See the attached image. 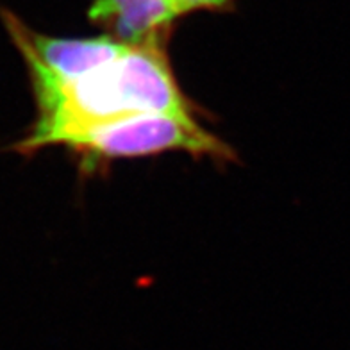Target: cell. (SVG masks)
<instances>
[{"label": "cell", "mask_w": 350, "mask_h": 350, "mask_svg": "<svg viewBox=\"0 0 350 350\" xmlns=\"http://www.w3.org/2000/svg\"><path fill=\"white\" fill-rule=\"evenodd\" d=\"M170 33L129 42L115 61L66 84L31 86L36 116L25 136L8 150L33 157L63 147L84 131L136 115H172L197 120L198 107L186 97L166 51Z\"/></svg>", "instance_id": "1"}, {"label": "cell", "mask_w": 350, "mask_h": 350, "mask_svg": "<svg viewBox=\"0 0 350 350\" xmlns=\"http://www.w3.org/2000/svg\"><path fill=\"white\" fill-rule=\"evenodd\" d=\"M63 147L90 165L163 152H186L220 163L236 161L234 150L204 129L198 120L172 115H136L107 122L77 134Z\"/></svg>", "instance_id": "2"}, {"label": "cell", "mask_w": 350, "mask_h": 350, "mask_svg": "<svg viewBox=\"0 0 350 350\" xmlns=\"http://www.w3.org/2000/svg\"><path fill=\"white\" fill-rule=\"evenodd\" d=\"M236 0H93L88 20L124 42L170 33L175 20L195 11H221Z\"/></svg>", "instance_id": "3"}]
</instances>
